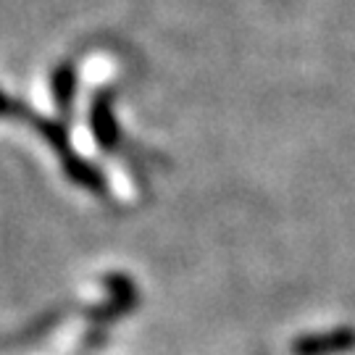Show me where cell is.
I'll list each match as a JSON object with an SVG mask.
<instances>
[{"label": "cell", "mask_w": 355, "mask_h": 355, "mask_svg": "<svg viewBox=\"0 0 355 355\" xmlns=\"http://www.w3.org/2000/svg\"><path fill=\"white\" fill-rule=\"evenodd\" d=\"M355 347L353 329H334L324 334H305L292 343V355H340Z\"/></svg>", "instance_id": "1"}]
</instances>
